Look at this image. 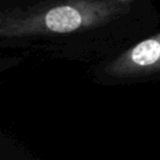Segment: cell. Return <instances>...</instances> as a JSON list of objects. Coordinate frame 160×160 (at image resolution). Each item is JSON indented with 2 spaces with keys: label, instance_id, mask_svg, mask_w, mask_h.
<instances>
[{
  "label": "cell",
  "instance_id": "cell-2",
  "mask_svg": "<svg viewBox=\"0 0 160 160\" xmlns=\"http://www.w3.org/2000/svg\"><path fill=\"white\" fill-rule=\"evenodd\" d=\"M160 59V42L149 39L136 45L131 51V60L140 65L146 66L156 62Z\"/></svg>",
  "mask_w": 160,
  "mask_h": 160
},
{
  "label": "cell",
  "instance_id": "cell-1",
  "mask_svg": "<svg viewBox=\"0 0 160 160\" xmlns=\"http://www.w3.org/2000/svg\"><path fill=\"white\" fill-rule=\"evenodd\" d=\"M45 24L54 32H70L80 26L81 15L71 6H59L46 14Z\"/></svg>",
  "mask_w": 160,
  "mask_h": 160
}]
</instances>
